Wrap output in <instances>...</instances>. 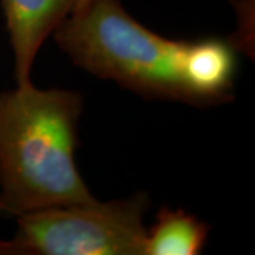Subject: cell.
<instances>
[{"instance_id": "cell-1", "label": "cell", "mask_w": 255, "mask_h": 255, "mask_svg": "<svg viewBox=\"0 0 255 255\" xmlns=\"http://www.w3.org/2000/svg\"><path fill=\"white\" fill-rule=\"evenodd\" d=\"M84 100L31 81L0 92V214L94 200L75 164Z\"/></svg>"}, {"instance_id": "cell-5", "label": "cell", "mask_w": 255, "mask_h": 255, "mask_svg": "<svg viewBox=\"0 0 255 255\" xmlns=\"http://www.w3.org/2000/svg\"><path fill=\"white\" fill-rule=\"evenodd\" d=\"M236 70V48L230 40L184 41L180 71L191 105L227 102L233 94Z\"/></svg>"}, {"instance_id": "cell-4", "label": "cell", "mask_w": 255, "mask_h": 255, "mask_svg": "<svg viewBox=\"0 0 255 255\" xmlns=\"http://www.w3.org/2000/svg\"><path fill=\"white\" fill-rule=\"evenodd\" d=\"M81 0H0L14 60L17 84L31 81V70L43 43Z\"/></svg>"}, {"instance_id": "cell-6", "label": "cell", "mask_w": 255, "mask_h": 255, "mask_svg": "<svg viewBox=\"0 0 255 255\" xmlns=\"http://www.w3.org/2000/svg\"><path fill=\"white\" fill-rule=\"evenodd\" d=\"M209 224L183 209L162 207L146 228L145 255H197L206 246Z\"/></svg>"}, {"instance_id": "cell-2", "label": "cell", "mask_w": 255, "mask_h": 255, "mask_svg": "<svg viewBox=\"0 0 255 255\" xmlns=\"http://www.w3.org/2000/svg\"><path fill=\"white\" fill-rule=\"evenodd\" d=\"M77 67L145 98L191 104L182 78L184 41L156 34L121 0H81L53 33Z\"/></svg>"}, {"instance_id": "cell-3", "label": "cell", "mask_w": 255, "mask_h": 255, "mask_svg": "<svg viewBox=\"0 0 255 255\" xmlns=\"http://www.w3.org/2000/svg\"><path fill=\"white\" fill-rule=\"evenodd\" d=\"M149 207V194L139 191L26 213L13 238L0 240V255H145Z\"/></svg>"}]
</instances>
